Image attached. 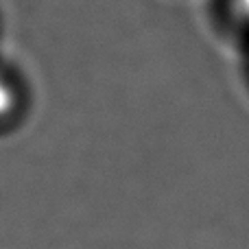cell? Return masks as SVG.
<instances>
[{
  "instance_id": "cell-1",
  "label": "cell",
  "mask_w": 249,
  "mask_h": 249,
  "mask_svg": "<svg viewBox=\"0 0 249 249\" xmlns=\"http://www.w3.org/2000/svg\"><path fill=\"white\" fill-rule=\"evenodd\" d=\"M11 107H13V92H11V88L0 79V118L7 116V114L11 112Z\"/></svg>"
},
{
  "instance_id": "cell-2",
  "label": "cell",
  "mask_w": 249,
  "mask_h": 249,
  "mask_svg": "<svg viewBox=\"0 0 249 249\" xmlns=\"http://www.w3.org/2000/svg\"><path fill=\"white\" fill-rule=\"evenodd\" d=\"M236 4H238V9L249 18V0H236Z\"/></svg>"
}]
</instances>
